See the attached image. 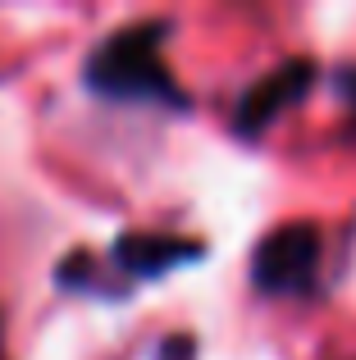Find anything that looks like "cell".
<instances>
[{
  "label": "cell",
  "mask_w": 356,
  "mask_h": 360,
  "mask_svg": "<svg viewBox=\"0 0 356 360\" xmlns=\"http://www.w3.org/2000/svg\"><path fill=\"white\" fill-rule=\"evenodd\" d=\"M165 32H170V23L151 18V23H128L115 37H106L91 51L87 69H82L87 87L110 101H133V105H151L155 101V105L183 110L187 96L174 82V73L165 69V55H160Z\"/></svg>",
  "instance_id": "6da1fadb"
},
{
  "label": "cell",
  "mask_w": 356,
  "mask_h": 360,
  "mask_svg": "<svg viewBox=\"0 0 356 360\" xmlns=\"http://www.w3.org/2000/svg\"><path fill=\"white\" fill-rule=\"evenodd\" d=\"M315 269H320V229L315 224H284V229L265 233L251 255V278L269 297L311 288Z\"/></svg>",
  "instance_id": "7a4b0ae2"
},
{
  "label": "cell",
  "mask_w": 356,
  "mask_h": 360,
  "mask_svg": "<svg viewBox=\"0 0 356 360\" xmlns=\"http://www.w3.org/2000/svg\"><path fill=\"white\" fill-rule=\"evenodd\" d=\"M311 82H315L311 60H288V64H279V69H269L256 87L242 91L238 115H233L238 137H260V132H269V123L284 115V110H293L297 101L311 91Z\"/></svg>",
  "instance_id": "3957f363"
},
{
  "label": "cell",
  "mask_w": 356,
  "mask_h": 360,
  "mask_svg": "<svg viewBox=\"0 0 356 360\" xmlns=\"http://www.w3.org/2000/svg\"><path fill=\"white\" fill-rule=\"evenodd\" d=\"M201 255V242H187L178 233H128L115 242V264H124L133 278H160V274L192 264Z\"/></svg>",
  "instance_id": "277c9868"
},
{
  "label": "cell",
  "mask_w": 356,
  "mask_h": 360,
  "mask_svg": "<svg viewBox=\"0 0 356 360\" xmlns=\"http://www.w3.org/2000/svg\"><path fill=\"white\" fill-rule=\"evenodd\" d=\"M338 91H343V101H348V110L356 115V69H343L338 73Z\"/></svg>",
  "instance_id": "5b68a950"
}]
</instances>
